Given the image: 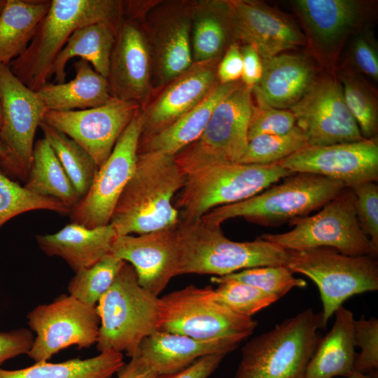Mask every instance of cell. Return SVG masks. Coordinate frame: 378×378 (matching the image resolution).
<instances>
[{
    "label": "cell",
    "mask_w": 378,
    "mask_h": 378,
    "mask_svg": "<svg viewBox=\"0 0 378 378\" xmlns=\"http://www.w3.org/2000/svg\"><path fill=\"white\" fill-rule=\"evenodd\" d=\"M186 177L174 155L158 151L138 153L134 173L110 220L117 235L176 227L179 211L172 200Z\"/></svg>",
    "instance_id": "1"
},
{
    "label": "cell",
    "mask_w": 378,
    "mask_h": 378,
    "mask_svg": "<svg viewBox=\"0 0 378 378\" xmlns=\"http://www.w3.org/2000/svg\"><path fill=\"white\" fill-rule=\"evenodd\" d=\"M122 18V1L51 0L30 43L8 66L37 91L48 83L55 58L76 30L98 22H120Z\"/></svg>",
    "instance_id": "2"
},
{
    "label": "cell",
    "mask_w": 378,
    "mask_h": 378,
    "mask_svg": "<svg viewBox=\"0 0 378 378\" xmlns=\"http://www.w3.org/2000/svg\"><path fill=\"white\" fill-rule=\"evenodd\" d=\"M180 249L178 275L225 276L246 269L286 265L288 251L260 237L251 241L227 238L220 225L201 219L177 226Z\"/></svg>",
    "instance_id": "3"
},
{
    "label": "cell",
    "mask_w": 378,
    "mask_h": 378,
    "mask_svg": "<svg viewBox=\"0 0 378 378\" xmlns=\"http://www.w3.org/2000/svg\"><path fill=\"white\" fill-rule=\"evenodd\" d=\"M321 321V313L309 308L253 337L241 349L234 378H304Z\"/></svg>",
    "instance_id": "4"
},
{
    "label": "cell",
    "mask_w": 378,
    "mask_h": 378,
    "mask_svg": "<svg viewBox=\"0 0 378 378\" xmlns=\"http://www.w3.org/2000/svg\"><path fill=\"white\" fill-rule=\"evenodd\" d=\"M344 188L342 182L323 176L295 173L248 199L214 208L201 220L220 225L241 217L258 225L277 226L321 209Z\"/></svg>",
    "instance_id": "5"
},
{
    "label": "cell",
    "mask_w": 378,
    "mask_h": 378,
    "mask_svg": "<svg viewBox=\"0 0 378 378\" xmlns=\"http://www.w3.org/2000/svg\"><path fill=\"white\" fill-rule=\"evenodd\" d=\"M96 308L100 320L99 352H125L132 358L142 341L158 330L159 297L140 286L134 269L127 262Z\"/></svg>",
    "instance_id": "6"
},
{
    "label": "cell",
    "mask_w": 378,
    "mask_h": 378,
    "mask_svg": "<svg viewBox=\"0 0 378 378\" xmlns=\"http://www.w3.org/2000/svg\"><path fill=\"white\" fill-rule=\"evenodd\" d=\"M293 174L278 163L223 162L202 168L186 177L176 203L180 221H197L214 208L248 199Z\"/></svg>",
    "instance_id": "7"
},
{
    "label": "cell",
    "mask_w": 378,
    "mask_h": 378,
    "mask_svg": "<svg viewBox=\"0 0 378 378\" xmlns=\"http://www.w3.org/2000/svg\"><path fill=\"white\" fill-rule=\"evenodd\" d=\"M316 214L295 218L290 231L264 234L263 239L287 251H302L330 248L347 255L377 257L369 238L358 222L354 195L344 188Z\"/></svg>",
    "instance_id": "8"
},
{
    "label": "cell",
    "mask_w": 378,
    "mask_h": 378,
    "mask_svg": "<svg viewBox=\"0 0 378 378\" xmlns=\"http://www.w3.org/2000/svg\"><path fill=\"white\" fill-rule=\"evenodd\" d=\"M288 251L286 266L293 273L309 277L319 290L323 304L321 329L348 298L378 290L376 257L347 255L330 248Z\"/></svg>",
    "instance_id": "9"
},
{
    "label": "cell",
    "mask_w": 378,
    "mask_h": 378,
    "mask_svg": "<svg viewBox=\"0 0 378 378\" xmlns=\"http://www.w3.org/2000/svg\"><path fill=\"white\" fill-rule=\"evenodd\" d=\"M210 289L190 285L159 298L158 330L198 340L251 335L257 321L214 301Z\"/></svg>",
    "instance_id": "10"
},
{
    "label": "cell",
    "mask_w": 378,
    "mask_h": 378,
    "mask_svg": "<svg viewBox=\"0 0 378 378\" xmlns=\"http://www.w3.org/2000/svg\"><path fill=\"white\" fill-rule=\"evenodd\" d=\"M253 105L251 90L242 83L217 105L200 136L174 155L186 176L216 163L239 162L248 142Z\"/></svg>",
    "instance_id": "11"
},
{
    "label": "cell",
    "mask_w": 378,
    "mask_h": 378,
    "mask_svg": "<svg viewBox=\"0 0 378 378\" xmlns=\"http://www.w3.org/2000/svg\"><path fill=\"white\" fill-rule=\"evenodd\" d=\"M30 330L36 334L28 356L35 362L48 361L69 346L88 348L97 343L100 320L96 306L70 295L40 304L27 314Z\"/></svg>",
    "instance_id": "12"
},
{
    "label": "cell",
    "mask_w": 378,
    "mask_h": 378,
    "mask_svg": "<svg viewBox=\"0 0 378 378\" xmlns=\"http://www.w3.org/2000/svg\"><path fill=\"white\" fill-rule=\"evenodd\" d=\"M143 26L151 55L153 92L193 63L191 1H156L146 14Z\"/></svg>",
    "instance_id": "13"
},
{
    "label": "cell",
    "mask_w": 378,
    "mask_h": 378,
    "mask_svg": "<svg viewBox=\"0 0 378 378\" xmlns=\"http://www.w3.org/2000/svg\"><path fill=\"white\" fill-rule=\"evenodd\" d=\"M141 131V107L99 168L87 194L71 209L72 223L94 228L104 226L135 169Z\"/></svg>",
    "instance_id": "14"
},
{
    "label": "cell",
    "mask_w": 378,
    "mask_h": 378,
    "mask_svg": "<svg viewBox=\"0 0 378 378\" xmlns=\"http://www.w3.org/2000/svg\"><path fill=\"white\" fill-rule=\"evenodd\" d=\"M1 139L9 154L4 172L26 180L31 167L37 128L47 108L36 91L25 85L8 65L0 64Z\"/></svg>",
    "instance_id": "15"
},
{
    "label": "cell",
    "mask_w": 378,
    "mask_h": 378,
    "mask_svg": "<svg viewBox=\"0 0 378 378\" xmlns=\"http://www.w3.org/2000/svg\"><path fill=\"white\" fill-rule=\"evenodd\" d=\"M140 107L137 103L113 97L92 108L48 111L43 121L74 140L99 168Z\"/></svg>",
    "instance_id": "16"
},
{
    "label": "cell",
    "mask_w": 378,
    "mask_h": 378,
    "mask_svg": "<svg viewBox=\"0 0 378 378\" xmlns=\"http://www.w3.org/2000/svg\"><path fill=\"white\" fill-rule=\"evenodd\" d=\"M292 173H309L346 188L378 181L377 137L326 146H307L277 162Z\"/></svg>",
    "instance_id": "17"
},
{
    "label": "cell",
    "mask_w": 378,
    "mask_h": 378,
    "mask_svg": "<svg viewBox=\"0 0 378 378\" xmlns=\"http://www.w3.org/2000/svg\"><path fill=\"white\" fill-rule=\"evenodd\" d=\"M296 125L305 134L308 146H326L363 139L346 106L342 86L326 78L314 83L289 109Z\"/></svg>",
    "instance_id": "18"
},
{
    "label": "cell",
    "mask_w": 378,
    "mask_h": 378,
    "mask_svg": "<svg viewBox=\"0 0 378 378\" xmlns=\"http://www.w3.org/2000/svg\"><path fill=\"white\" fill-rule=\"evenodd\" d=\"M220 58L193 62L186 71L152 92L141 106L140 138L167 128L199 104L219 83L216 70Z\"/></svg>",
    "instance_id": "19"
},
{
    "label": "cell",
    "mask_w": 378,
    "mask_h": 378,
    "mask_svg": "<svg viewBox=\"0 0 378 378\" xmlns=\"http://www.w3.org/2000/svg\"><path fill=\"white\" fill-rule=\"evenodd\" d=\"M151 73V55L143 21L122 14L107 77L112 97L143 106L152 93Z\"/></svg>",
    "instance_id": "20"
},
{
    "label": "cell",
    "mask_w": 378,
    "mask_h": 378,
    "mask_svg": "<svg viewBox=\"0 0 378 378\" xmlns=\"http://www.w3.org/2000/svg\"><path fill=\"white\" fill-rule=\"evenodd\" d=\"M177 226L138 236L117 235L110 250L114 256L130 263L140 286L157 297L178 275Z\"/></svg>",
    "instance_id": "21"
},
{
    "label": "cell",
    "mask_w": 378,
    "mask_h": 378,
    "mask_svg": "<svg viewBox=\"0 0 378 378\" xmlns=\"http://www.w3.org/2000/svg\"><path fill=\"white\" fill-rule=\"evenodd\" d=\"M229 1L237 41L252 46L262 60L303 44L300 30L273 8L253 1Z\"/></svg>",
    "instance_id": "22"
},
{
    "label": "cell",
    "mask_w": 378,
    "mask_h": 378,
    "mask_svg": "<svg viewBox=\"0 0 378 378\" xmlns=\"http://www.w3.org/2000/svg\"><path fill=\"white\" fill-rule=\"evenodd\" d=\"M242 340L239 337L198 340L158 330L142 341L137 354L158 374H169L181 370L208 355H227L234 351Z\"/></svg>",
    "instance_id": "23"
},
{
    "label": "cell",
    "mask_w": 378,
    "mask_h": 378,
    "mask_svg": "<svg viewBox=\"0 0 378 378\" xmlns=\"http://www.w3.org/2000/svg\"><path fill=\"white\" fill-rule=\"evenodd\" d=\"M262 62L261 78L251 90L257 105L290 108L314 83L313 67L301 55L279 54Z\"/></svg>",
    "instance_id": "24"
},
{
    "label": "cell",
    "mask_w": 378,
    "mask_h": 378,
    "mask_svg": "<svg viewBox=\"0 0 378 378\" xmlns=\"http://www.w3.org/2000/svg\"><path fill=\"white\" fill-rule=\"evenodd\" d=\"M116 236L110 223L90 228L71 222L55 233L36 235V240L43 253L62 258L76 273L109 253Z\"/></svg>",
    "instance_id": "25"
},
{
    "label": "cell",
    "mask_w": 378,
    "mask_h": 378,
    "mask_svg": "<svg viewBox=\"0 0 378 378\" xmlns=\"http://www.w3.org/2000/svg\"><path fill=\"white\" fill-rule=\"evenodd\" d=\"M237 43L229 1H191V46L193 62L220 58Z\"/></svg>",
    "instance_id": "26"
},
{
    "label": "cell",
    "mask_w": 378,
    "mask_h": 378,
    "mask_svg": "<svg viewBox=\"0 0 378 378\" xmlns=\"http://www.w3.org/2000/svg\"><path fill=\"white\" fill-rule=\"evenodd\" d=\"M241 84V80L218 83L199 104L169 127L153 135L139 138L138 153L158 151L176 155L200 136L217 105Z\"/></svg>",
    "instance_id": "27"
},
{
    "label": "cell",
    "mask_w": 378,
    "mask_h": 378,
    "mask_svg": "<svg viewBox=\"0 0 378 378\" xmlns=\"http://www.w3.org/2000/svg\"><path fill=\"white\" fill-rule=\"evenodd\" d=\"M334 314L332 327L319 340L304 378L346 377L354 372L356 354L354 313L342 305Z\"/></svg>",
    "instance_id": "28"
},
{
    "label": "cell",
    "mask_w": 378,
    "mask_h": 378,
    "mask_svg": "<svg viewBox=\"0 0 378 378\" xmlns=\"http://www.w3.org/2000/svg\"><path fill=\"white\" fill-rule=\"evenodd\" d=\"M74 67V79L62 83H46L36 91L48 111L88 109L104 105L113 98L107 78L88 62L79 59Z\"/></svg>",
    "instance_id": "29"
},
{
    "label": "cell",
    "mask_w": 378,
    "mask_h": 378,
    "mask_svg": "<svg viewBox=\"0 0 378 378\" xmlns=\"http://www.w3.org/2000/svg\"><path fill=\"white\" fill-rule=\"evenodd\" d=\"M120 22H98L76 30L52 64L50 75L55 76V80L57 83L65 82L66 65L75 57L88 62L97 73L107 78L110 57Z\"/></svg>",
    "instance_id": "30"
},
{
    "label": "cell",
    "mask_w": 378,
    "mask_h": 378,
    "mask_svg": "<svg viewBox=\"0 0 378 378\" xmlns=\"http://www.w3.org/2000/svg\"><path fill=\"white\" fill-rule=\"evenodd\" d=\"M51 0H6L0 13V64L9 65L27 48Z\"/></svg>",
    "instance_id": "31"
},
{
    "label": "cell",
    "mask_w": 378,
    "mask_h": 378,
    "mask_svg": "<svg viewBox=\"0 0 378 378\" xmlns=\"http://www.w3.org/2000/svg\"><path fill=\"white\" fill-rule=\"evenodd\" d=\"M293 4L314 37L333 43L356 23L360 5L353 0H297Z\"/></svg>",
    "instance_id": "32"
},
{
    "label": "cell",
    "mask_w": 378,
    "mask_h": 378,
    "mask_svg": "<svg viewBox=\"0 0 378 378\" xmlns=\"http://www.w3.org/2000/svg\"><path fill=\"white\" fill-rule=\"evenodd\" d=\"M24 187L31 192L57 200L72 209L80 200L55 152L46 139L35 144Z\"/></svg>",
    "instance_id": "33"
},
{
    "label": "cell",
    "mask_w": 378,
    "mask_h": 378,
    "mask_svg": "<svg viewBox=\"0 0 378 378\" xmlns=\"http://www.w3.org/2000/svg\"><path fill=\"white\" fill-rule=\"evenodd\" d=\"M124 364L122 353L108 351L83 360L35 363L13 370L0 368V378H111Z\"/></svg>",
    "instance_id": "34"
},
{
    "label": "cell",
    "mask_w": 378,
    "mask_h": 378,
    "mask_svg": "<svg viewBox=\"0 0 378 378\" xmlns=\"http://www.w3.org/2000/svg\"><path fill=\"white\" fill-rule=\"evenodd\" d=\"M39 127L81 200L88 192L98 166L83 148L65 134L43 121Z\"/></svg>",
    "instance_id": "35"
},
{
    "label": "cell",
    "mask_w": 378,
    "mask_h": 378,
    "mask_svg": "<svg viewBox=\"0 0 378 378\" xmlns=\"http://www.w3.org/2000/svg\"><path fill=\"white\" fill-rule=\"evenodd\" d=\"M125 261L111 253L93 265L83 269L71 279L69 295L90 306H96L109 289Z\"/></svg>",
    "instance_id": "36"
},
{
    "label": "cell",
    "mask_w": 378,
    "mask_h": 378,
    "mask_svg": "<svg viewBox=\"0 0 378 378\" xmlns=\"http://www.w3.org/2000/svg\"><path fill=\"white\" fill-rule=\"evenodd\" d=\"M34 210L66 214L71 209L57 200L31 192L0 170V228L11 218Z\"/></svg>",
    "instance_id": "37"
},
{
    "label": "cell",
    "mask_w": 378,
    "mask_h": 378,
    "mask_svg": "<svg viewBox=\"0 0 378 378\" xmlns=\"http://www.w3.org/2000/svg\"><path fill=\"white\" fill-rule=\"evenodd\" d=\"M211 281L218 285L216 288L211 287V298L241 316L251 317L279 300L258 288L235 280L214 276Z\"/></svg>",
    "instance_id": "38"
},
{
    "label": "cell",
    "mask_w": 378,
    "mask_h": 378,
    "mask_svg": "<svg viewBox=\"0 0 378 378\" xmlns=\"http://www.w3.org/2000/svg\"><path fill=\"white\" fill-rule=\"evenodd\" d=\"M307 146L304 132L295 125L284 134H264L250 139L239 162L256 164L277 163Z\"/></svg>",
    "instance_id": "39"
},
{
    "label": "cell",
    "mask_w": 378,
    "mask_h": 378,
    "mask_svg": "<svg viewBox=\"0 0 378 378\" xmlns=\"http://www.w3.org/2000/svg\"><path fill=\"white\" fill-rule=\"evenodd\" d=\"M219 277L249 284L278 299L293 288L307 285L304 280L294 276L293 272L286 265L253 267Z\"/></svg>",
    "instance_id": "40"
},
{
    "label": "cell",
    "mask_w": 378,
    "mask_h": 378,
    "mask_svg": "<svg viewBox=\"0 0 378 378\" xmlns=\"http://www.w3.org/2000/svg\"><path fill=\"white\" fill-rule=\"evenodd\" d=\"M344 99L364 139L376 137L378 128L377 104L370 90L351 77L342 79Z\"/></svg>",
    "instance_id": "41"
},
{
    "label": "cell",
    "mask_w": 378,
    "mask_h": 378,
    "mask_svg": "<svg viewBox=\"0 0 378 378\" xmlns=\"http://www.w3.org/2000/svg\"><path fill=\"white\" fill-rule=\"evenodd\" d=\"M354 195V206L360 225L378 253V186L365 182L349 188Z\"/></svg>",
    "instance_id": "42"
},
{
    "label": "cell",
    "mask_w": 378,
    "mask_h": 378,
    "mask_svg": "<svg viewBox=\"0 0 378 378\" xmlns=\"http://www.w3.org/2000/svg\"><path fill=\"white\" fill-rule=\"evenodd\" d=\"M355 346L360 348L356 354L354 371L361 373L377 372L378 368V319L363 317L355 321Z\"/></svg>",
    "instance_id": "43"
},
{
    "label": "cell",
    "mask_w": 378,
    "mask_h": 378,
    "mask_svg": "<svg viewBox=\"0 0 378 378\" xmlns=\"http://www.w3.org/2000/svg\"><path fill=\"white\" fill-rule=\"evenodd\" d=\"M296 125V119L290 110L253 105L248 139L264 134H284Z\"/></svg>",
    "instance_id": "44"
},
{
    "label": "cell",
    "mask_w": 378,
    "mask_h": 378,
    "mask_svg": "<svg viewBox=\"0 0 378 378\" xmlns=\"http://www.w3.org/2000/svg\"><path fill=\"white\" fill-rule=\"evenodd\" d=\"M34 340L32 331L27 328L0 332V366L7 360L27 354Z\"/></svg>",
    "instance_id": "45"
},
{
    "label": "cell",
    "mask_w": 378,
    "mask_h": 378,
    "mask_svg": "<svg viewBox=\"0 0 378 378\" xmlns=\"http://www.w3.org/2000/svg\"><path fill=\"white\" fill-rule=\"evenodd\" d=\"M243 69L242 55L238 43L231 44L220 59L216 70L220 84L240 80Z\"/></svg>",
    "instance_id": "46"
},
{
    "label": "cell",
    "mask_w": 378,
    "mask_h": 378,
    "mask_svg": "<svg viewBox=\"0 0 378 378\" xmlns=\"http://www.w3.org/2000/svg\"><path fill=\"white\" fill-rule=\"evenodd\" d=\"M226 356L214 354L202 357L188 367L177 372L158 374L155 378H209Z\"/></svg>",
    "instance_id": "47"
},
{
    "label": "cell",
    "mask_w": 378,
    "mask_h": 378,
    "mask_svg": "<svg viewBox=\"0 0 378 378\" xmlns=\"http://www.w3.org/2000/svg\"><path fill=\"white\" fill-rule=\"evenodd\" d=\"M353 59L358 69L374 80L378 78V57L369 39L358 38L353 46Z\"/></svg>",
    "instance_id": "48"
},
{
    "label": "cell",
    "mask_w": 378,
    "mask_h": 378,
    "mask_svg": "<svg viewBox=\"0 0 378 378\" xmlns=\"http://www.w3.org/2000/svg\"><path fill=\"white\" fill-rule=\"evenodd\" d=\"M240 48L243 61L241 82L246 88L252 90L261 78L262 62L252 46L244 44Z\"/></svg>",
    "instance_id": "49"
},
{
    "label": "cell",
    "mask_w": 378,
    "mask_h": 378,
    "mask_svg": "<svg viewBox=\"0 0 378 378\" xmlns=\"http://www.w3.org/2000/svg\"><path fill=\"white\" fill-rule=\"evenodd\" d=\"M117 378H155L158 374L148 363L138 354L117 372Z\"/></svg>",
    "instance_id": "50"
},
{
    "label": "cell",
    "mask_w": 378,
    "mask_h": 378,
    "mask_svg": "<svg viewBox=\"0 0 378 378\" xmlns=\"http://www.w3.org/2000/svg\"><path fill=\"white\" fill-rule=\"evenodd\" d=\"M8 164L9 154L0 134V166L3 168L4 173L7 169Z\"/></svg>",
    "instance_id": "51"
},
{
    "label": "cell",
    "mask_w": 378,
    "mask_h": 378,
    "mask_svg": "<svg viewBox=\"0 0 378 378\" xmlns=\"http://www.w3.org/2000/svg\"><path fill=\"white\" fill-rule=\"evenodd\" d=\"M346 378H377V373H361L356 371H354L349 376Z\"/></svg>",
    "instance_id": "52"
},
{
    "label": "cell",
    "mask_w": 378,
    "mask_h": 378,
    "mask_svg": "<svg viewBox=\"0 0 378 378\" xmlns=\"http://www.w3.org/2000/svg\"><path fill=\"white\" fill-rule=\"evenodd\" d=\"M6 1V0H0V13H1V10H2L4 5H5Z\"/></svg>",
    "instance_id": "53"
},
{
    "label": "cell",
    "mask_w": 378,
    "mask_h": 378,
    "mask_svg": "<svg viewBox=\"0 0 378 378\" xmlns=\"http://www.w3.org/2000/svg\"><path fill=\"white\" fill-rule=\"evenodd\" d=\"M2 125V113H1V102H0V129Z\"/></svg>",
    "instance_id": "54"
}]
</instances>
